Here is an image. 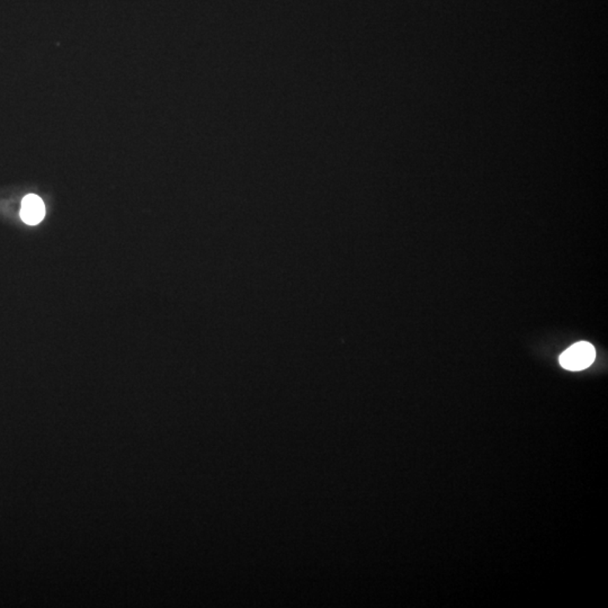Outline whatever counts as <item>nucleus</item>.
<instances>
[{
	"label": "nucleus",
	"mask_w": 608,
	"mask_h": 608,
	"mask_svg": "<svg viewBox=\"0 0 608 608\" xmlns=\"http://www.w3.org/2000/svg\"><path fill=\"white\" fill-rule=\"evenodd\" d=\"M44 215H45V206L41 197L34 194H29L24 197L22 209H20V217L24 222L35 226L43 220Z\"/></svg>",
	"instance_id": "f03ea898"
},
{
	"label": "nucleus",
	"mask_w": 608,
	"mask_h": 608,
	"mask_svg": "<svg viewBox=\"0 0 608 608\" xmlns=\"http://www.w3.org/2000/svg\"><path fill=\"white\" fill-rule=\"evenodd\" d=\"M596 351L591 342H579L572 345L560 356L562 368L569 371H582L594 363Z\"/></svg>",
	"instance_id": "f257e3e1"
}]
</instances>
